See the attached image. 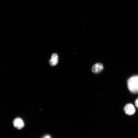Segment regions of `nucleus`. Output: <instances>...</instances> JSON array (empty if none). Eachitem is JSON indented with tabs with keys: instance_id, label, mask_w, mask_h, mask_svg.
<instances>
[{
	"instance_id": "nucleus-4",
	"label": "nucleus",
	"mask_w": 138,
	"mask_h": 138,
	"mask_svg": "<svg viewBox=\"0 0 138 138\" xmlns=\"http://www.w3.org/2000/svg\"><path fill=\"white\" fill-rule=\"evenodd\" d=\"M103 68L102 64L100 63H97L93 65L91 70L94 73L97 74L101 72Z\"/></svg>"
},
{
	"instance_id": "nucleus-6",
	"label": "nucleus",
	"mask_w": 138,
	"mask_h": 138,
	"mask_svg": "<svg viewBox=\"0 0 138 138\" xmlns=\"http://www.w3.org/2000/svg\"><path fill=\"white\" fill-rule=\"evenodd\" d=\"M42 138H51V137L50 135H46L44 136Z\"/></svg>"
},
{
	"instance_id": "nucleus-1",
	"label": "nucleus",
	"mask_w": 138,
	"mask_h": 138,
	"mask_svg": "<svg viewBox=\"0 0 138 138\" xmlns=\"http://www.w3.org/2000/svg\"><path fill=\"white\" fill-rule=\"evenodd\" d=\"M128 87L129 90L133 93H138V75L133 76L128 80Z\"/></svg>"
},
{
	"instance_id": "nucleus-3",
	"label": "nucleus",
	"mask_w": 138,
	"mask_h": 138,
	"mask_svg": "<svg viewBox=\"0 0 138 138\" xmlns=\"http://www.w3.org/2000/svg\"><path fill=\"white\" fill-rule=\"evenodd\" d=\"M124 111L126 114L131 115L133 114L134 113L135 109L132 104L129 103L127 104L124 107Z\"/></svg>"
},
{
	"instance_id": "nucleus-5",
	"label": "nucleus",
	"mask_w": 138,
	"mask_h": 138,
	"mask_svg": "<svg viewBox=\"0 0 138 138\" xmlns=\"http://www.w3.org/2000/svg\"><path fill=\"white\" fill-rule=\"evenodd\" d=\"M58 62V56L56 53L53 54L49 60V63L52 66L56 65Z\"/></svg>"
},
{
	"instance_id": "nucleus-7",
	"label": "nucleus",
	"mask_w": 138,
	"mask_h": 138,
	"mask_svg": "<svg viewBox=\"0 0 138 138\" xmlns=\"http://www.w3.org/2000/svg\"><path fill=\"white\" fill-rule=\"evenodd\" d=\"M135 103L136 106L138 108V98L135 100Z\"/></svg>"
},
{
	"instance_id": "nucleus-2",
	"label": "nucleus",
	"mask_w": 138,
	"mask_h": 138,
	"mask_svg": "<svg viewBox=\"0 0 138 138\" xmlns=\"http://www.w3.org/2000/svg\"><path fill=\"white\" fill-rule=\"evenodd\" d=\"M13 124L14 127L18 129H22L24 126V123L23 120L19 117L15 118L13 120Z\"/></svg>"
}]
</instances>
